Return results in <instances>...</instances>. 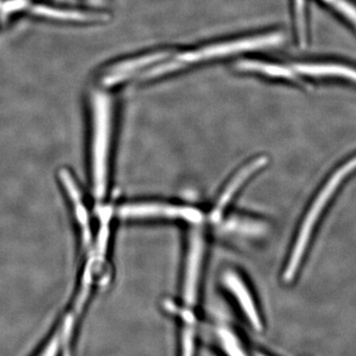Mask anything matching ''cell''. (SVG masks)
Instances as JSON below:
<instances>
[{
	"label": "cell",
	"mask_w": 356,
	"mask_h": 356,
	"mask_svg": "<svg viewBox=\"0 0 356 356\" xmlns=\"http://www.w3.org/2000/svg\"><path fill=\"white\" fill-rule=\"evenodd\" d=\"M238 67L250 72H261L267 76L282 77L295 81L294 72L292 70L285 69L280 65L264 64V63L255 62V60H243L238 64Z\"/></svg>",
	"instance_id": "11"
},
{
	"label": "cell",
	"mask_w": 356,
	"mask_h": 356,
	"mask_svg": "<svg viewBox=\"0 0 356 356\" xmlns=\"http://www.w3.org/2000/svg\"><path fill=\"white\" fill-rule=\"evenodd\" d=\"M168 56V53L163 51V53L152 54V55L133 58V60H126V62L115 65L106 70V74L102 76V83L103 86H107V88L120 83L122 81L127 79V77L134 72V70L146 67V65L153 64V63L159 62V60H163Z\"/></svg>",
	"instance_id": "8"
},
{
	"label": "cell",
	"mask_w": 356,
	"mask_h": 356,
	"mask_svg": "<svg viewBox=\"0 0 356 356\" xmlns=\"http://www.w3.org/2000/svg\"><path fill=\"white\" fill-rule=\"evenodd\" d=\"M60 177L62 178L63 184H65L67 187V191L69 192L70 198L74 204V210L77 219H79V224H81V229H83V240L86 245H88L91 241L90 229H89L88 213H86V208H84L83 202H81V195L74 184V179L70 177L69 172L65 170H62L60 172Z\"/></svg>",
	"instance_id": "10"
},
{
	"label": "cell",
	"mask_w": 356,
	"mask_h": 356,
	"mask_svg": "<svg viewBox=\"0 0 356 356\" xmlns=\"http://www.w3.org/2000/svg\"><path fill=\"white\" fill-rule=\"evenodd\" d=\"M294 70L309 76H336L350 79L356 83V70L339 65H295Z\"/></svg>",
	"instance_id": "9"
},
{
	"label": "cell",
	"mask_w": 356,
	"mask_h": 356,
	"mask_svg": "<svg viewBox=\"0 0 356 356\" xmlns=\"http://www.w3.org/2000/svg\"><path fill=\"white\" fill-rule=\"evenodd\" d=\"M218 343L227 356H248L242 341L231 330L221 327L218 330Z\"/></svg>",
	"instance_id": "12"
},
{
	"label": "cell",
	"mask_w": 356,
	"mask_h": 356,
	"mask_svg": "<svg viewBox=\"0 0 356 356\" xmlns=\"http://www.w3.org/2000/svg\"><path fill=\"white\" fill-rule=\"evenodd\" d=\"M267 161H268V159L266 156H261V158L248 161L247 165H243L241 170H238V172L231 178L228 184L225 186L224 191H222L221 195L219 196V199H218L216 204H215V208L212 211V214H211L213 220L218 219L220 217L222 211L226 209L228 204L233 200L238 191L242 188L243 185L255 172H259L261 168H264L266 165Z\"/></svg>",
	"instance_id": "7"
},
{
	"label": "cell",
	"mask_w": 356,
	"mask_h": 356,
	"mask_svg": "<svg viewBox=\"0 0 356 356\" xmlns=\"http://www.w3.org/2000/svg\"><path fill=\"white\" fill-rule=\"evenodd\" d=\"M257 356H266V355H261V353H259V355H257Z\"/></svg>",
	"instance_id": "18"
},
{
	"label": "cell",
	"mask_w": 356,
	"mask_h": 356,
	"mask_svg": "<svg viewBox=\"0 0 356 356\" xmlns=\"http://www.w3.org/2000/svg\"><path fill=\"white\" fill-rule=\"evenodd\" d=\"M283 41V35L281 33L262 35L241 41L229 42L214 44L199 51H187L178 56L177 60L186 64L197 60H208V58L222 57L229 54L238 53V51L255 50V49L264 48V47L275 46Z\"/></svg>",
	"instance_id": "4"
},
{
	"label": "cell",
	"mask_w": 356,
	"mask_h": 356,
	"mask_svg": "<svg viewBox=\"0 0 356 356\" xmlns=\"http://www.w3.org/2000/svg\"><path fill=\"white\" fill-rule=\"evenodd\" d=\"M90 1H92V2H99V1H102V0H90Z\"/></svg>",
	"instance_id": "17"
},
{
	"label": "cell",
	"mask_w": 356,
	"mask_h": 356,
	"mask_svg": "<svg viewBox=\"0 0 356 356\" xmlns=\"http://www.w3.org/2000/svg\"><path fill=\"white\" fill-rule=\"evenodd\" d=\"M330 6L334 7L337 13L343 14L356 27V7L348 0H323Z\"/></svg>",
	"instance_id": "13"
},
{
	"label": "cell",
	"mask_w": 356,
	"mask_h": 356,
	"mask_svg": "<svg viewBox=\"0 0 356 356\" xmlns=\"http://www.w3.org/2000/svg\"><path fill=\"white\" fill-rule=\"evenodd\" d=\"M204 257V240L200 231L192 232L189 236L188 252L185 264L184 301L186 308L191 310L198 298L199 281Z\"/></svg>",
	"instance_id": "5"
},
{
	"label": "cell",
	"mask_w": 356,
	"mask_h": 356,
	"mask_svg": "<svg viewBox=\"0 0 356 356\" xmlns=\"http://www.w3.org/2000/svg\"><path fill=\"white\" fill-rule=\"evenodd\" d=\"M355 168L356 156L334 173V175L327 181V185L323 188L321 193L318 194V197L316 198L315 202L312 205L310 211H309L305 220H304L303 225H302L301 229H300L298 238H297L296 243H295V247L293 248L286 270H285L284 275H283V280L285 282L289 283L294 280L295 274L298 270L300 264H301L303 255L305 254L307 245H308L309 241H310L312 232H313L316 222H317L318 217H320L323 209H324L327 203L329 202L332 194L336 192L339 185L341 184L344 178L348 177V173L353 172Z\"/></svg>",
	"instance_id": "2"
},
{
	"label": "cell",
	"mask_w": 356,
	"mask_h": 356,
	"mask_svg": "<svg viewBox=\"0 0 356 356\" xmlns=\"http://www.w3.org/2000/svg\"><path fill=\"white\" fill-rule=\"evenodd\" d=\"M297 26L302 43L306 41L305 0H295Z\"/></svg>",
	"instance_id": "14"
},
{
	"label": "cell",
	"mask_w": 356,
	"mask_h": 356,
	"mask_svg": "<svg viewBox=\"0 0 356 356\" xmlns=\"http://www.w3.org/2000/svg\"><path fill=\"white\" fill-rule=\"evenodd\" d=\"M184 63L180 60H175V62L168 63V64L161 65L159 67H154V69L149 70L146 74H144L145 77H154L161 76V74H166V72H172L181 67L184 65Z\"/></svg>",
	"instance_id": "15"
},
{
	"label": "cell",
	"mask_w": 356,
	"mask_h": 356,
	"mask_svg": "<svg viewBox=\"0 0 356 356\" xmlns=\"http://www.w3.org/2000/svg\"><path fill=\"white\" fill-rule=\"evenodd\" d=\"M1 2H2V0H0V3H1Z\"/></svg>",
	"instance_id": "19"
},
{
	"label": "cell",
	"mask_w": 356,
	"mask_h": 356,
	"mask_svg": "<svg viewBox=\"0 0 356 356\" xmlns=\"http://www.w3.org/2000/svg\"><path fill=\"white\" fill-rule=\"evenodd\" d=\"M121 217L127 219L184 220L199 222L202 219L200 211L187 206L161 202L127 204L119 210Z\"/></svg>",
	"instance_id": "3"
},
{
	"label": "cell",
	"mask_w": 356,
	"mask_h": 356,
	"mask_svg": "<svg viewBox=\"0 0 356 356\" xmlns=\"http://www.w3.org/2000/svg\"><path fill=\"white\" fill-rule=\"evenodd\" d=\"M58 348V337H54L53 341H51L50 346L47 348L44 351L42 356H56L57 355Z\"/></svg>",
	"instance_id": "16"
},
{
	"label": "cell",
	"mask_w": 356,
	"mask_h": 356,
	"mask_svg": "<svg viewBox=\"0 0 356 356\" xmlns=\"http://www.w3.org/2000/svg\"><path fill=\"white\" fill-rule=\"evenodd\" d=\"M93 119L92 161L96 197L102 198L106 191L110 134H111V102L103 91L91 95Z\"/></svg>",
	"instance_id": "1"
},
{
	"label": "cell",
	"mask_w": 356,
	"mask_h": 356,
	"mask_svg": "<svg viewBox=\"0 0 356 356\" xmlns=\"http://www.w3.org/2000/svg\"><path fill=\"white\" fill-rule=\"evenodd\" d=\"M222 282H224L227 290L231 292L232 296L235 298L250 325L254 327L255 331H262L264 325H262L261 315L255 305L252 292L248 289L243 278L235 271H227L222 276Z\"/></svg>",
	"instance_id": "6"
}]
</instances>
